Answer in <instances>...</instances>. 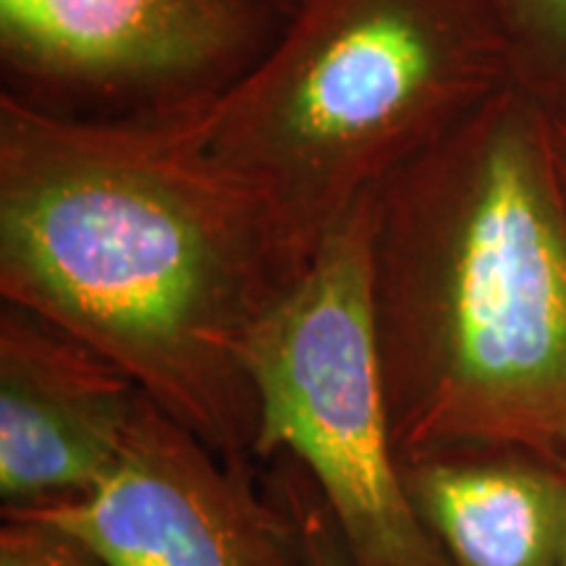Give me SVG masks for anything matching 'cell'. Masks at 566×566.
Instances as JSON below:
<instances>
[{"label":"cell","mask_w":566,"mask_h":566,"mask_svg":"<svg viewBox=\"0 0 566 566\" xmlns=\"http://www.w3.org/2000/svg\"><path fill=\"white\" fill-rule=\"evenodd\" d=\"M187 103L76 116L0 95V296L113 359L163 412L252 462L254 325L313 258L218 168Z\"/></svg>","instance_id":"6da1fadb"},{"label":"cell","mask_w":566,"mask_h":566,"mask_svg":"<svg viewBox=\"0 0 566 566\" xmlns=\"http://www.w3.org/2000/svg\"><path fill=\"white\" fill-rule=\"evenodd\" d=\"M375 346L399 462L525 446L566 459V192L514 82L375 195Z\"/></svg>","instance_id":"7a4b0ae2"},{"label":"cell","mask_w":566,"mask_h":566,"mask_svg":"<svg viewBox=\"0 0 566 566\" xmlns=\"http://www.w3.org/2000/svg\"><path fill=\"white\" fill-rule=\"evenodd\" d=\"M514 82L488 0H302L237 80L184 108L205 155L313 254Z\"/></svg>","instance_id":"3957f363"},{"label":"cell","mask_w":566,"mask_h":566,"mask_svg":"<svg viewBox=\"0 0 566 566\" xmlns=\"http://www.w3.org/2000/svg\"><path fill=\"white\" fill-rule=\"evenodd\" d=\"M375 195L323 237L254 325V459H286L321 495L352 566H449L409 501L375 346Z\"/></svg>","instance_id":"277c9868"},{"label":"cell","mask_w":566,"mask_h":566,"mask_svg":"<svg viewBox=\"0 0 566 566\" xmlns=\"http://www.w3.org/2000/svg\"><path fill=\"white\" fill-rule=\"evenodd\" d=\"M74 537L101 566H313L279 485L231 462L142 396L122 454L95 491L13 512Z\"/></svg>","instance_id":"5b68a950"},{"label":"cell","mask_w":566,"mask_h":566,"mask_svg":"<svg viewBox=\"0 0 566 566\" xmlns=\"http://www.w3.org/2000/svg\"><path fill=\"white\" fill-rule=\"evenodd\" d=\"M260 0H0L6 90L118 105L122 113L200 101L268 48Z\"/></svg>","instance_id":"8992f818"},{"label":"cell","mask_w":566,"mask_h":566,"mask_svg":"<svg viewBox=\"0 0 566 566\" xmlns=\"http://www.w3.org/2000/svg\"><path fill=\"white\" fill-rule=\"evenodd\" d=\"M113 359L45 317L0 310V514L76 501L113 470L142 401Z\"/></svg>","instance_id":"52a82bcc"},{"label":"cell","mask_w":566,"mask_h":566,"mask_svg":"<svg viewBox=\"0 0 566 566\" xmlns=\"http://www.w3.org/2000/svg\"><path fill=\"white\" fill-rule=\"evenodd\" d=\"M401 475L449 566H562L566 459L464 446L409 459Z\"/></svg>","instance_id":"ba28073f"},{"label":"cell","mask_w":566,"mask_h":566,"mask_svg":"<svg viewBox=\"0 0 566 566\" xmlns=\"http://www.w3.org/2000/svg\"><path fill=\"white\" fill-rule=\"evenodd\" d=\"M512 48L516 82L546 90L566 82V0H488Z\"/></svg>","instance_id":"9c48e42d"},{"label":"cell","mask_w":566,"mask_h":566,"mask_svg":"<svg viewBox=\"0 0 566 566\" xmlns=\"http://www.w3.org/2000/svg\"><path fill=\"white\" fill-rule=\"evenodd\" d=\"M0 566H101L74 537L19 516H0Z\"/></svg>","instance_id":"30bf717a"},{"label":"cell","mask_w":566,"mask_h":566,"mask_svg":"<svg viewBox=\"0 0 566 566\" xmlns=\"http://www.w3.org/2000/svg\"><path fill=\"white\" fill-rule=\"evenodd\" d=\"M279 491L292 506L296 516V525L302 530L304 548H307L310 564L313 566H352L346 558V551L342 546L334 522H331L328 512H325L321 495L304 478V472L292 462H283L279 475Z\"/></svg>","instance_id":"8fae6325"},{"label":"cell","mask_w":566,"mask_h":566,"mask_svg":"<svg viewBox=\"0 0 566 566\" xmlns=\"http://www.w3.org/2000/svg\"><path fill=\"white\" fill-rule=\"evenodd\" d=\"M533 92L537 103H541L548 145H551V153H554L558 179H562L564 192H566V82L556 84V87L533 90Z\"/></svg>","instance_id":"7c38bea8"},{"label":"cell","mask_w":566,"mask_h":566,"mask_svg":"<svg viewBox=\"0 0 566 566\" xmlns=\"http://www.w3.org/2000/svg\"><path fill=\"white\" fill-rule=\"evenodd\" d=\"M260 3H265L268 9H273L279 17L286 19L289 13H294V9L302 3V0H260Z\"/></svg>","instance_id":"4fadbf2b"},{"label":"cell","mask_w":566,"mask_h":566,"mask_svg":"<svg viewBox=\"0 0 566 566\" xmlns=\"http://www.w3.org/2000/svg\"><path fill=\"white\" fill-rule=\"evenodd\" d=\"M562 566H566V543H564V556H562Z\"/></svg>","instance_id":"5bb4252c"}]
</instances>
